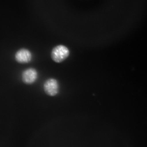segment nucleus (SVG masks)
Listing matches in <instances>:
<instances>
[{
	"instance_id": "obj_1",
	"label": "nucleus",
	"mask_w": 147,
	"mask_h": 147,
	"mask_svg": "<svg viewBox=\"0 0 147 147\" xmlns=\"http://www.w3.org/2000/svg\"><path fill=\"white\" fill-rule=\"evenodd\" d=\"M69 54V51L67 47L59 45L53 48L51 51V57L54 62L60 63L67 59Z\"/></svg>"
},
{
	"instance_id": "obj_4",
	"label": "nucleus",
	"mask_w": 147,
	"mask_h": 147,
	"mask_svg": "<svg viewBox=\"0 0 147 147\" xmlns=\"http://www.w3.org/2000/svg\"><path fill=\"white\" fill-rule=\"evenodd\" d=\"M14 57L16 61L18 63L26 64L31 61L32 60V55L29 49L22 48L16 51Z\"/></svg>"
},
{
	"instance_id": "obj_2",
	"label": "nucleus",
	"mask_w": 147,
	"mask_h": 147,
	"mask_svg": "<svg viewBox=\"0 0 147 147\" xmlns=\"http://www.w3.org/2000/svg\"><path fill=\"white\" fill-rule=\"evenodd\" d=\"M43 89L45 92L49 96H56L59 92V84L56 79L49 78L44 82Z\"/></svg>"
},
{
	"instance_id": "obj_3",
	"label": "nucleus",
	"mask_w": 147,
	"mask_h": 147,
	"mask_svg": "<svg viewBox=\"0 0 147 147\" xmlns=\"http://www.w3.org/2000/svg\"><path fill=\"white\" fill-rule=\"evenodd\" d=\"M38 78L37 71L34 68H28L24 70L22 73V81L27 85H31L35 82Z\"/></svg>"
}]
</instances>
